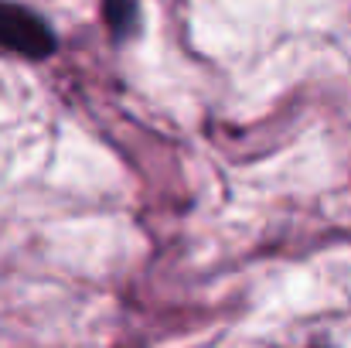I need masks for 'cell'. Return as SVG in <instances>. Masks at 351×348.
I'll use <instances>...</instances> for the list:
<instances>
[{"instance_id": "obj_1", "label": "cell", "mask_w": 351, "mask_h": 348, "mask_svg": "<svg viewBox=\"0 0 351 348\" xmlns=\"http://www.w3.org/2000/svg\"><path fill=\"white\" fill-rule=\"evenodd\" d=\"M0 48L24 58H48L55 51V34L38 14L0 0Z\"/></svg>"}, {"instance_id": "obj_2", "label": "cell", "mask_w": 351, "mask_h": 348, "mask_svg": "<svg viewBox=\"0 0 351 348\" xmlns=\"http://www.w3.org/2000/svg\"><path fill=\"white\" fill-rule=\"evenodd\" d=\"M103 7L117 38H126L136 27V0H103Z\"/></svg>"}]
</instances>
